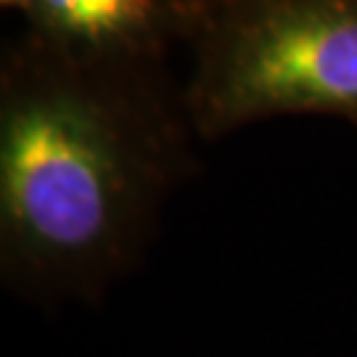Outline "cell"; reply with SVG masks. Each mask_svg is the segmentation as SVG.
Here are the masks:
<instances>
[{"label":"cell","instance_id":"obj_1","mask_svg":"<svg viewBox=\"0 0 357 357\" xmlns=\"http://www.w3.org/2000/svg\"><path fill=\"white\" fill-rule=\"evenodd\" d=\"M165 59H96L24 32L0 56V275L43 305L98 302L141 265L196 172Z\"/></svg>","mask_w":357,"mask_h":357},{"label":"cell","instance_id":"obj_2","mask_svg":"<svg viewBox=\"0 0 357 357\" xmlns=\"http://www.w3.org/2000/svg\"><path fill=\"white\" fill-rule=\"evenodd\" d=\"M193 51L183 90L199 141L283 114L357 125V0H230Z\"/></svg>","mask_w":357,"mask_h":357},{"label":"cell","instance_id":"obj_3","mask_svg":"<svg viewBox=\"0 0 357 357\" xmlns=\"http://www.w3.org/2000/svg\"><path fill=\"white\" fill-rule=\"evenodd\" d=\"M202 19L178 0H35L26 32L40 43L96 59H167L193 43Z\"/></svg>","mask_w":357,"mask_h":357},{"label":"cell","instance_id":"obj_4","mask_svg":"<svg viewBox=\"0 0 357 357\" xmlns=\"http://www.w3.org/2000/svg\"><path fill=\"white\" fill-rule=\"evenodd\" d=\"M178 3H183L188 11H193L202 22H204L209 13H215L217 8H222V6L230 3V0H178Z\"/></svg>","mask_w":357,"mask_h":357},{"label":"cell","instance_id":"obj_5","mask_svg":"<svg viewBox=\"0 0 357 357\" xmlns=\"http://www.w3.org/2000/svg\"><path fill=\"white\" fill-rule=\"evenodd\" d=\"M32 3H35V0H0V6H3V8H13V11H22L24 16L29 13Z\"/></svg>","mask_w":357,"mask_h":357}]
</instances>
